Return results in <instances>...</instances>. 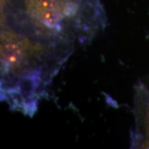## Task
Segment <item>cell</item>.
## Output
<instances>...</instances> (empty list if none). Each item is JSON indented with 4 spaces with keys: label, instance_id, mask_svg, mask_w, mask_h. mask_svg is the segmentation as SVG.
<instances>
[{
    "label": "cell",
    "instance_id": "cell-1",
    "mask_svg": "<svg viewBox=\"0 0 149 149\" xmlns=\"http://www.w3.org/2000/svg\"><path fill=\"white\" fill-rule=\"evenodd\" d=\"M101 0H1V49L61 67L106 26Z\"/></svg>",
    "mask_w": 149,
    "mask_h": 149
}]
</instances>
